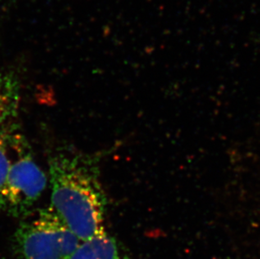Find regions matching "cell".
<instances>
[{"label":"cell","instance_id":"obj_1","mask_svg":"<svg viewBox=\"0 0 260 259\" xmlns=\"http://www.w3.org/2000/svg\"><path fill=\"white\" fill-rule=\"evenodd\" d=\"M51 208L83 241L106 230V198L93 161L59 154L49 161Z\"/></svg>","mask_w":260,"mask_h":259},{"label":"cell","instance_id":"obj_2","mask_svg":"<svg viewBox=\"0 0 260 259\" xmlns=\"http://www.w3.org/2000/svg\"><path fill=\"white\" fill-rule=\"evenodd\" d=\"M81 242L48 206L20 224L13 244L20 259H71Z\"/></svg>","mask_w":260,"mask_h":259},{"label":"cell","instance_id":"obj_3","mask_svg":"<svg viewBox=\"0 0 260 259\" xmlns=\"http://www.w3.org/2000/svg\"><path fill=\"white\" fill-rule=\"evenodd\" d=\"M47 176L28 153H20L11 163L0 190V210L25 216L41 198L47 187Z\"/></svg>","mask_w":260,"mask_h":259},{"label":"cell","instance_id":"obj_4","mask_svg":"<svg viewBox=\"0 0 260 259\" xmlns=\"http://www.w3.org/2000/svg\"><path fill=\"white\" fill-rule=\"evenodd\" d=\"M71 259H131L106 230L83 241Z\"/></svg>","mask_w":260,"mask_h":259},{"label":"cell","instance_id":"obj_5","mask_svg":"<svg viewBox=\"0 0 260 259\" xmlns=\"http://www.w3.org/2000/svg\"><path fill=\"white\" fill-rule=\"evenodd\" d=\"M17 88L15 83L0 78V123L12 115L17 105Z\"/></svg>","mask_w":260,"mask_h":259},{"label":"cell","instance_id":"obj_6","mask_svg":"<svg viewBox=\"0 0 260 259\" xmlns=\"http://www.w3.org/2000/svg\"><path fill=\"white\" fill-rule=\"evenodd\" d=\"M11 163L8 153L7 143L5 137L0 135V190L7 178Z\"/></svg>","mask_w":260,"mask_h":259},{"label":"cell","instance_id":"obj_7","mask_svg":"<svg viewBox=\"0 0 260 259\" xmlns=\"http://www.w3.org/2000/svg\"><path fill=\"white\" fill-rule=\"evenodd\" d=\"M0 78H1V77H0Z\"/></svg>","mask_w":260,"mask_h":259},{"label":"cell","instance_id":"obj_8","mask_svg":"<svg viewBox=\"0 0 260 259\" xmlns=\"http://www.w3.org/2000/svg\"><path fill=\"white\" fill-rule=\"evenodd\" d=\"M0 77H1V76H0Z\"/></svg>","mask_w":260,"mask_h":259}]
</instances>
